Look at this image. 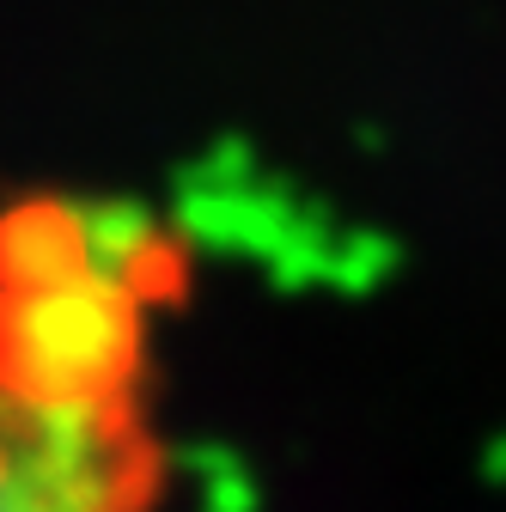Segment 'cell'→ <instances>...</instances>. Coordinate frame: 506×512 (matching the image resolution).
Wrapping results in <instances>:
<instances>
[{"label": "cell", "instance_id": "6da1fadb", "mask_svg": "<svg viewBox=\"0 0 506 512\" xmlns=\"http://www.w3.org/2000/svg\"><path fill=\"white\" fill-rule=\"evenodd\" d=\"M183 299L189 244L135 202L37 189L0 214V512H165Z\"/></svg>", "mask_w": 506, "mask_h": 512}]
</instances>
